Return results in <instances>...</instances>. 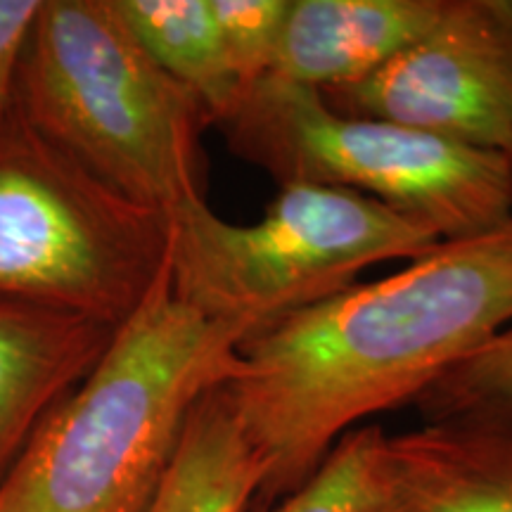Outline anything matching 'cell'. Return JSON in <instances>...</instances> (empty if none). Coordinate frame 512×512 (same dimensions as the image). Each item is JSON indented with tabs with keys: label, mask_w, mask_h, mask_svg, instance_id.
I'll use <instances>...</instances> for the list:
<instances>
[{
	"label": "cell",
	"mask_w": 512,
	"mask_h": 512,
	"mask_svg": "<svg viewBox=\"0 0 512 512\" xmlns=\"http://www.w3.org/2000/svg\"><path fill=\"white\" fill-rule=\"evenodd\" d=\"M266 482L228 384L192 408L178 451L147 512H247Z\"/></svg>",
	"instance_id": "cell-11"
},
{
	"label": "cell",
	"mask_w": 512,
	"mask_h": 512,
	"mask_svg": "<svg viewBox=\"0 0 512 512\" xmlns=\"http://www.w3.org/2000/svg\"><path fill=\"white\" fill-rule=\"evenodd\" d=\"M228 67L242 93L271 74L290 0H211Z\"/></svg>",
	"instance_id": "cell-14"
},
{
	"label": "cell",
	"mask_w": 512,
	"mask_h": 512,
	"mask_svg": "<svg viewBox=\"0 0 512 512\" xmlns=\"http://www.w3.org/2000/svg\"><path fill=\"white\" fill-rule=\"evenodd\" d=\"M140 46L219 126L242 98L230 72L211 0H114Z\"/></svg>",
	"instance_id": "cell-12"
},
{
	"label": "cell",
	"mask_w": 512,
	"mask_h": 512,
	"mask_svg": "<svg viewBox=\"0 0 512 512\" xmlns=\"http://www.w3.org/2000/svg\"><path fill=\"white\" fill-rule=\"evenodd\" d=\"M512 401V325L415 401L427 422L484 403Z\"/></svg>",
	"instance_id": "cell-15"
},
{
	"label": "cell",
	"mask_w": 512,
	"mask_h": 512,
	"mask_svg": "<svg viewBox=\"0 0 512 512\" xmlns=\"http://www.w3.org/2000/svg\"><path fill=\"white\" fill-rule=\"evenodd\" d=\"M169 252V219L114 195L15 114L0 133V302L117 325Z\"/></svg>",
	"instance_id": "cell-6"
},
{
	"label": "cell",
	"mask_w": 512,
	"mask_h": 512,
	"mask_svg": "<svg viewBox=\"0 0 512 512\" xmlns=\"http://www.w3.org/2000/svg\"><path fill=\"white\" fill-rule=\"evenodd\" d=\"M17 112L126 202L169 219L204 200L207 114L147 55L114 0H43Z\"/></svg>",
	"instance_id": "cell-3"
},
{
	"label": "cell",
	"mask_w": 512,
	"mask_h": 512,
	"mask_svg": "<svg viewBox=\"0 0 512 512\" xmlns=\"http://www.w3.org/2000/svg\"><path fill=\"white\" fill-rule=\"evenodd\" d=\"M510 325L512 219L249 332L228 389L264 458L261 501L290 496L344 434L415 403Z\"/></svg>",
	"instance_id": "cell-1"
},
{
	"label": "cell",
	"mask_w": 512,
	"mask_h": 512,
	"mask_svg": "<svg viewBox=\"0 0 512 512\" xmlns=\"http://www.w3.org/2000/svg\"><path fill=\"white\" fill-rule=\"evenodd\" d=\"M505 157H508V164H510V174H512V140H510V147L505 150Z\"/></svg>",
	"instance_id": "cell-17"
},
{
	"label": "cell",
	"mask_w": 512,
	"mask_h": 512,
	"mask_svg": "<svg viewBox=\"0 0 512 512\" xmlns=\"http://www.w3.org/2000/svg\"><path fill=\"white\" fill-rule=\"evenodd\" d=\"M43 0H0V133L17 114L19 69Z\"/></svg>",
	"instance_id": "cell-16"
},
{
	"label": "cell",
	"mask_w": 512,
	"mask_h": 512,
	"mask_svg": "<svg viewBox=\"0 0 512 512\" xmlns=\"http://www.w3.org/2000/svg\"><path fill=\"white\" fill-rule=\"evenodd\" d=\"M387 439L375 425L347 432L273 512H396Z\"/></svg>",
	"instance_id": "cell-13"
},
{
	"label": "cell",
	"mask_w": 512,
	"mask_h": 512,
	"mask_svg": "<svg viewBox=\"0 0 512 512\" xmlns=\"http://www.w3.org/2000/svg\"><path fill=\"white\" fill-rule=\"evenodd\" d=\"M396 512H512V401L387 439Z\"/></svg>",
	"instance_id": "cell-8"
},
{
	"label": "cell",
	"mask_w": 512,
	"mask_h": 512,
	"mask_svg": "<svg viewBox=\"0 0 512 512\" xmlns=\"http://www.w3.org/2000/svg\"><path fill=\"white\" fill-rule=\"evenodd\" d=\"M219 128L235 155L280 185L361 192L434 230L441 242L475 238L512 219L503 152L347 117L320 91L275 76L249 86Z\"/></svg>",
	"instance_id": "cell-5"
},
{
	"label": "cell",
	"mask_w": 512,
	"mask_h": 512,
	"mask_svg": "<svg viewBox=\"0 0 512 512\" xmlns=\"http://www.w3.org/2000/svg\"><path fill=\"white\" fill-rule=\"evenodd\" d=\"M332 110L503 152L512 140V0H446L432 31L366 79L323 91Z\"/></svg>",
	"instance_id": "cell-7"
},
{
	"label": "cell",
	"mask_w": 512,
	"mask_h": 512,
	"mask_svg": "<svg viewBox=\"0 0 512 512\" xmlns=\"http://www.w3.org/2000/svg\"><path fill=\"white\" fill-rule=\"evenodd\" d=\"M446 0H290L268 76L313 88L366 79L434 29Z\"/></svg>",
	"instance_id": "cell-9"
},
{
	"label": "cell",
	"mask_w": 512,
	"mask_h": 512,
	"mask_svg": "<svg viewBox=\"0 0 512 512\" xmlns=\"http://www.w3.org/2000/svg\"><path fill=\"white\" fill-rule=\"evenodd\" d=\"M247 335L185 304L164 261L91 373L50 408L0 479V512L150 510L192 408L238 377Z\"/></svg>",
	"instance_id": "cell-2"
},
{
	"label": "cell",
	"mask_w": 512,
	"mask_h": 512,
	"mask_svg": "<svg viewBox=\"0 0 512 512\" xmlns=\"http://www.w3.org/2000/svg\"><path fill=\"white\" fill-rule=\"evenodd\" d=\"M439 235L361 192L280 185L259 221L240 226L197 200L169 216L174 292L204 316L249 332L356 285L382 261H415Z\"/></svg>",
	"instance_id": "cell-4"
},
{
	"label": "cell",
	"mask_w": 512,
	"mask_h": 512,
	"mask_svg": "<svg viewBox=\"0 0 512 512\" xmlns=\"http://www.w3.org/2000/svg\"><path fill=\"white\" fill-rule=\"evenodd\" d=\"M112 325L0 302V479L50 408L91 373Z\"/></svg>",
	"instance_id": "cell-10"
}]
</instances>
